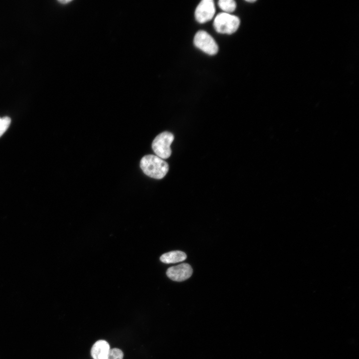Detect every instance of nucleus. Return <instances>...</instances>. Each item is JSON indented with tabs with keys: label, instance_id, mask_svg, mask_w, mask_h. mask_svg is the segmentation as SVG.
Returning a JSON list of instances; mask_svg holds the SVG:
<instances>
[{
	"label": "nucleus",
	"instance_id": "f257e3e1",
	"mask_svg": "<svg viewBox=\"0 0 359 359\" xmlns=\"http://www.w3.org/2000/svg\"><path fill=\"white\" fill-rule=\"evenodd\" d=\"M140 167L145 175L156 179L163 178L169 171L167 163L153 155L144 156L140 161Z\"/></svg>",
	"mask_w": 359,
	"mask_h": 359
},
{
	"label": "nucleus",
	"instance_id": "f03ea898",
	"mask_svg": "<svg viewBox=\"0 0 359 359\" xmlns=\"http://www.w3.org/2000/svg\"><path fill=\"white\" fill-rule=\"evenodd\" d=\"M239 18L225 12L218 14L213 21L215 30L220 33L231 34L235 32L240 25Z\"/></svg>",
	"mask_w": 359,
	"mask_h": 359
},
{
	"label": "nucleus",
	"instance_id": "7ed1b4c3",
	"mask_svg": "<svg viewBox=\"0 0 359 359\" xmlns=\"http://www.w3.org/2000/svg\"><path fill=\"white\" fill-rule=\"evenodd\" d=\"M174 139L173 134L168 132H163L154 139L152 146L158 157L162 159L170 157L172 153L170 146Z\"/></svg>",
	"mask_w": 359,
	"mask_h": 359
},
{
	"label": "nucleus",
	"instance_id": "20e7f679",
	"mask_svg": "<svg viewBox=\"0 0 359 359\" xmlns=\"http://www.w3.org/2000/svg\"><path fill=\"white\" fill-rule=\"evenodd\" d=\"M193 43L194 45L209 55H214L218 50V45L213 37L207 32L199 30L195 34Z\"/></svg>",
	"mask_w": 359,
	"mask_h": 359
},
{
	"label": "nucleus",
	"instance_id": "39448f33",
	"mask_svg": "<svg viewBox=\"0 0 359 359\" xmlns=\"http://www.w3.org/2000/svg\"><path fill=\"white\" fill-rule=\"evenodd\" d=\"M215 12L214 1L212 0H202L195 9V17L199 23H203L211 20Z\"/></svg>",
	"mask_w": 359,
	"mask_h": 359
},
{
	"label": "nucleus",
	"instance_id": "423d86ee",
	"mask_svg": "<svg viewBox=\"0 0 359 359\" xmlns=\"http://www.w3.org/2000/svg\"><path fill=\"white\" fill-rule=\"evenodd\" d=\"M192 274V269L187 263L170 267L167 271V276L175 281H183L189 278Z\"/></svg>",
	"mask_w": 359,
	"mask_h": 359
},
{
	"label": "nucleus",
	"instance_id": "0eeeda50",
	"mask_svg": "<svg viewBox=\"0 0 359 359\" xmlns=\"http://www.w3.org/2000/svg\"><path fill=\"white\" fill-rule=\"evenodd\" d=\"M107 342L101 340L95 342L91 350V355L93 359H105L110 350Z\"/></svg>",
	"mask_w": 359,
	"mask_h": 359
},
{
	"label": "nucleus",
	"instance_id": "6e6552de",
	"mask_svg": "<svg viewBox=\"0 0 359 359\" xmlns=\"http://www.w3.org/2000/svg\"><path fill=\"white\" fill-rule=\"evenodd\" d=\"M186 258V254L181 251H173L163 254L160 260L166 264L176 263L184 261Z\"/></svg>",
	"mask_w": 359,
	"mask_h": 359
},
{
	"label": "nucleus",
	"instance_id": "1a4fd4ad",
	"mask_svg": "<svg viewBox=\"0 0 359 359\" xmlns=\"http://www.w3.org/2000/svg\"><path fill=\"white\" fill-rule=\"evenodd\" d=\"M218 5L223 11L227 13L234 11L236 7V2L233 0H219Z\"/></svg>",
	"mask_w": 359,
	"mask_h": 359
},
{
	"label": "nucleus",
	"instance_id": "9d476101",
	"mask_svg": "<svg viewBox=\"0 0 359 359\" xmlns=\"http://www.w3.org/2000/svg\"><path fill=\"white\" fill-rule=\"evenodd\" d=\"M124 354L122 350L118 348L110 349L105 359H123Z\"/></svg>",
	"mask_w": 359,
	"mask_h": 359
},
{
	"label": "nucleus",
	"instance_id": "9b49d317",
	"mask_svg": "<svg viewBox=\"0 0 359 359\" xmlns=\"http://www.w3.org/2000/svg\"><path fill=\"white\" fill-rule=\"evenodd\" d=\"M10 122L11 119L8 117L5 116L1 118H0V137L8 129Z\"/></svg>",
	"mask_w": 359,
	"mask_h": 359
},
{
	"label": "nucleus",
	"instance_id": "f8f14e48",
	"mask_svg": "<svg viewBox=\"0 0 359 359\" xmlns=\"http://www.w3.org/2000/svg\"><path fill=\"white\" fill-rule=\"evenodd\" d=\"M246 1L247 2H254L256 1V0H246Z\"/></svg>",
	"mask_w": 359,
	"mask_h": 359
}]
</instances>
